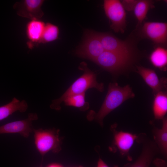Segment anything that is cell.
Segmentation results:
<instances>
[{
  "instance_id": "obj_1",
  "label": "cell",
  "mask_w": 167,
  "mask_h": 167,
  "mask_svg": "<svg viewBox=\"0 0 167 167\" xmlns=\"http://www.w3.org/2000/svg\"><path fill=\"white\" fill-rule=\"evenodd\" d=\"M79 68L84 71L83 75L73 83L60 98L52 101L50 106L51 109L59 110L61 103L66 98L73 95L85 93L88 89L94 88L101 92L104 91V84L97 82L96 74L88 67L86 62H81Z\"/></svg>"
},
{
  "instance_id": "obj_2",
  "label": "cell",
  "mask_w": 167,
  "mask_h": 167,
  "mask_svg": "<svg viewBox=\"0 0 167 167\" xmlns=\"http://www.w3.org/2000/svg\"><path fill=\"white\" fill-rule=\"evenodd\" d=\"M135 96L129 85L121 87L116 83H110L105 99L95 116V119L101 126H103L104 119L108 114L125 101Z\"/></svg>"
},
{
  "instance_id": "obj_3",
  "label": "cell",
  "mask_w": 167,
  "mask_h": 167,
  "mask_svg": "<svg viewBox=\"0 0 167 167\" xmlns=\"http://www.w3.org/2000/svg\"><path fill=\"white\" fill-rule=\"evenodd\" d=\"M137 53L104 51L94 62L111 73L117 74L131 66L136 58Z\"/></svg>"
},
{
  "instance_id": "obj_4",
  "label": "cell",
  "mask_w": 167,
  "mask_h": 167,
  "mask_svg": "<svg viewBox=\"0 0 167 167\" xmlns=\"http://www.w3.org/2000/svg\"><path fill=\"white\" fill-rule=\"evenodd\" d=\"M33 132L36 147L42 156L49 151L57 153L60 150L61 140L58 130L33 129Z\"/></svg>"
},
{
  "instance_id": "obj_5",
  "label": "cell",
  "mask_w": 167,
  "mask_h": 167,
  "mask_svg": "<svg viewBox=\"0 0 167 167\" xmlns=\"http://www.w3.org/2000/svg\"><path fill=\"white\" fill-rule=\"evenodd\" d=\"M103 7L111 29L115 32L124 33L126 28V14L121 1L105 0Z\"/></svg>"
},
{
  "instance_id": "obj_6",
  "label": "cell",
  "mask_w": 167,
  "mask_h": 167,
  "mask_svg": "<svg viewBox=\"0 0 167 167\" xmlns=\"http://www.w3.org/2000/svg\"><path fill=\"white\" fill-rule=\"evenodd\" d=\"M104 51L99 32L88 30L84 33V41L76 54L81 58L94 62Z\"/></svg>"
},
{
  "instance_id": "obj_7",
  "label": "cell",
  "mask_w": 167,
  "mask_h": 167,
  "mask_svg": "<svg viewBox=\"0 0 167 167\" xmlns=\"http://www.w3.org/2000/svg\"><path fill=\"white\" fill-rule=\"evenodd\" d=\"M142 38L151 40L157 46L165 48L167 44V24L166 22H147L139 32Z\"/></svg>"
},
{
  "instance_id": "obj_8",
  "label": "cell",
  "mask_w": 167,
  "mask_h": 167,
  "mask_svg": "<svg viewBox=\"0 0 167 167\" xmlns=\"http://www.w3.org/2000/svg\"><path fill=\"white\" fill-rule=\"evenodd\" d=\"M99 33L104 51L127 53L137 52L136 45L132 40H122L109 32H99Z\"/></svg>"
},
{
  "instance_id": "obj_9",
  "label": "cell",
  "mask_w": 167,
  "mask_h": 167,
  "mask_svg": "<svg viewBox=\"0 0 167 167\" xmlns=\"http://www.w3.org/2000/svg\"><path fill=\"white\" fill-rule=\"evenodd\" d=\"M38 119L36 113H30L28 117L24 120L16 121L0 126V134H18L28 138L33 132V121Z\"/></svg>"
},
{
  "instance_id": "obj_10",
  "label": "cell",
  "mask_w": 167,
  "mask_h": 167,
  "mask_svg": "<svg viewBox=\"0 0 167 167\" xmlns=\"http://www.w3.org/2000/svg\"><path fill=\"white\" fill-rule=\"evenodd\" d=\"M43 0H23L16 2L13 6L19 16L31 19H38L44 15L41 7Z\"/></svg>"
},
{
  "instance_id": "obj_11",
  "label": "cell",
  "mask_w": 167,
  "mask_h": 167,
  "mask_svg": "<svg viewBox=\"0 0 167 167\" xmlns=\"http://www.w3.org/2000/svg\"><path fill=\"white\" fill-rule=\"evenodd\" d=\"M115 125L112 127L113 134L114 146L118 151L120 155L126 156L129 160L131 159L129 155V151L135 142L137 141L139 135L122 131H118Z\"/></svg>"
},
{
  "instance_id": "obj_12",
  "label": "cell",
  "mask_w": 167,
  "mask_h": 167,
  "mask_svg": "<svg viewBox=\"0 0 167 167\" xmlns=\"http://www.w3.org/2000/svg\"><path fill=\"white\" fill-rule=\"evenodd\" d=\"M143 134L140 142L143 144L141 154L134 163L126 165V167H149L155 156L160 152L154 141Z\"/></svg>"
},
{
  "instance_id": "obj_13",
  "label": "cell",
  "mask_w": 167,
  "mask_h": 167,
  "mask_svg": "<svg viewBox=\"0 0 167 167\" xmlns=\"http://www.w3.org/2000/svg\"><path fill=\"white\" fill-rule=\"evenodd\" d=\"M45 24L40 19L31 20L27 24L26 32L28 39L27 44L29 49L40 44Z\"/></svg>"
},
{
  "instance_id": "obj_14",
  "label": "cell",
  "mask_w": 167,
  "mask_h": 167,
  "mask_svg": "<svg viewBox=\"0 0 167 167\" xmlns=\"http://www.w3.org/2000/svg\"><path fill=\"white\" fill-rule=\"evenodd\" d=\"M137 72L152 88L155 95L162 91L163 87V82L159 79L154 70L140 66H137Z\"/></svg>"
},
{
  "instance_id": "obj_15",
  "label": "cell",
  "mask_w": 167,
  "mask_h": 167,
  "mask_svg": "<svg viewBox=\"0 0 167 167\" xmlns=\"http://www.w3.org/2000/svg\"><path fill=\"white\" fill-rule=\"evenodd\" d=\"M161 128L154 126L152 130L154 141L158 147L160 152L166 158L167 156V118L162 119Z\"/></svg>"
},
{
  "instance_id": "obj_16",
  "label": "cell",
  "mask_w": 167,
  "mask_h": 167,
  "mask_svg": "<svg viewBox=\"0 0 167 167\" xmlns=\"http://www.w3.org/2000/svg\"><path fill=\"white\" fill-rule=\"evenodd\" d=\"M28 108V105L25 100L20 101L14 97L10 102L0 106V121L6 118L16 111L24 112Z\"/></svg>"
},
{
  "instance_id": "obj_17",
  "label": "cell",
  "mask_w": 167,
  "mask_h": 167,
  "mask_svg": "<svg viewBox=\"0 0 167 167\" xmlns=\"http://www.w3.org/2000/svg\"><path fill=\"white\" fill-rule=\"evenodd\" d=\"M152 110L155 119H162L167 112V95L165 92L160 91L155 95Z\"/></svg>"
},
{
  "instance_id": "obj_18",
  "label": "cell",
  "mask_w": 167,
  "mask_h": 167,
  "mask_svg": "<svg viewBox=\"0 0 167 167\" xmlns=\"http://www.w3.org/2000/svg\"><path fill=\"white\" fill-rule=\"evenodd\" d=\"M149 59L156 68L166 71L167 65V50L165 48L156 46L150 54Z\"/></svg>"
},
{
  "instance_id": "obj_19",
  "label": "cell",
  "mask_w": 167,
  "mask_h": 167,
  "mask_svg": "<svg viewBox=\"0 0 167 167\" xmlns=\"http://www.w3.org/2000/svg\"><path fill=\"white\" fill-rule=\"evenodd\" d=\"M154 2L152 0H138L133 10L135 15L138 20L137 27L141 25L148 11L154 6Z\"/></svg>"
},
{
  "instance_id": "obj_20",
  "label": "cell",
  "mask_w": 167,
  "mask_h": 167,
  "mask_svg": "<svg viewBox=\"0 0 167 167\" xmlns=\"http://www.w3.org/2000/svg\"><path fill=\"white\" fill-rule=\"evenodd\" d=\"M58 27L51 23L45 24L40 43L45 44L53 41L58 38Z\"/></svg>"
},
{
  "instance_id": "obj_21",
  "label": "cell",
  "mask_w": 167,
  "mask_h": 167,
  "mask_svg": "<svg viewBox=\"0 0 167 167\" xmlns=\"http://www.w3.org/2000/svg\"><path fill=\"white\" fill-rule=\"evenodd\" d=\"M85 93L76 94L67 97L63 102L66 105L83 109L89 106L88 103L85 101Z\"/></svg>"
},
{
  "instance_id": "obj_22",
  "label": "cell",
  "mask_w": 167,
  "mask_h": 167,
  "mask_svg": "<svg viewBox=\"0 0 167 167\" xmlns=\"http://www.w3.org/2000/svg\"><path fill=\"white\" fill-rule=\"evenodd\" d=\"M137 1L136 0H123L121 2L125 10L130 11L133 10Z\"/></svg>"
},
{
  "instance_id": "obj_23",
  "label": "cell",
  "mask_w": 167,
  "mask_h": 167,
  "mask_svg": "<svg viewBox=\"0 0 167 167\" xmlns=\"http://www.w3.org/2000/svg\"><path fill=\"white\" fill-rule=\"evenodd\" d=\"M153 162L155 167H167V162L163 159L156 158L153 160Z\"/></svg>"
},
{
  "instance_id": "obj_24",
  "label": "cell",
  "mask_w": 167,
  "mask_h": 167,
  "mask_svg": "<svg viewBox=\"0 0 167 167\" xmlns=\"http://www.w3.org/2000/svg\"><path fill=\"white\" fill-rule=\"evenodd\" d=\"M97 167H109L103 161L99 158L97 162ZM114 167H118L115 166Z\"/></svg>"
},
{
  "instance_id": "obj_25",
  "label": "cell",
  "mask_w": 167,
  "mask_h": 167,
  "mask_svg": "<svg viewBox=\"0 0 167 167\" xmlns=\"http://www.w3.org/2000/svg\"><path fill=\"white\" fill-rule=\"evenodd\" d=\"M48 167H62L61 166L56 164H53L49 165Z\"/></svg>"
},
{
  "instance_id": "obj_26",
  "label": "cell",
  "mask_w": 167,
  "mask_h": 167,
  "mask_svg": "<svg viewBox=\"0 0 167 167\" xmlns=\"http://www.w3.org/2000/svg\"></svg>"
}]
</instances>
